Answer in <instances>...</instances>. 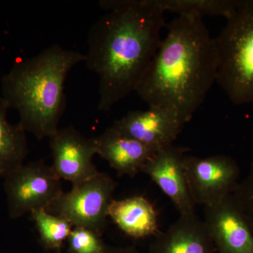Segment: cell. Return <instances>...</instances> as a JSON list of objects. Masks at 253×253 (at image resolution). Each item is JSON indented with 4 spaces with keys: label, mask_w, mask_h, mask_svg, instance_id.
I'll return each instance as SVG.
<instances>
[{
    "label": "cell",
    "mask_w": 253,
    "mask_h": 253,
    "mask_svg": "<svg viewBox=\"0 0 253 253\" xmlns=\"http://www.w3.org/2000/svg\"><path fill=\"white\" fill-rule=\"evenodd\" d=\"M89 29L86 67L99 79L98 109L109 111L135 92L161 45L164 14L156 0H104Z\"/></svg>",
    "instance_id": "6da1fadb"
},
{
    "label": "cell",
    "mask_w": 253,
    "mask_h": 253,
    "mask_svg": "<svg viewBox=\"0 0 253 253\" xmlns=\"http://www.w3.org/2000/svg\"><path fill=\"white\" fill-rule=\"evenodd\" d=\"M218 66L215 38L203 18L179 15L168 25L135 92L149 107L172 112L186 124L217 82Z\"/></svg>",
    "instance_id": "7a4b0ae2"
},
{
    "label": "cell",
    "mask_w": 253,
    "mask_h": 253,
    "mask_svg": "<svg viewBox=\"0 0 253 253\" xmlns=\"http://www.w3.org/2000/svg\"><path fill=\"white\" fill-rule=\"evenodd\" d=\"M85 55L54 44L18 61L1 80V96L19 116L18 124L38 140L59 129L66 108L65 83Z\"/></svg>",
    "instance_id": "3957f363"
},
{
    "label": "cell",
    "mask_w": 253,
    "mask_h": 253,
    "mask_svg": "<svg viewBox=\"0 0 253 253\" xmlns=\"http://www.w3.org/2000/svg\"><path fill=\"white\" fill-rule=\"evenodd\" d=\"M217 83L236 105L253 104V0H242L215 38Z\"/></svg>",
    "instance_id": "277c9868"
},
{
    "label": "cell",
    "mask_w": 253,
    "mask_h": 253,
    "mask_svg": "<svg viewBox=\"0 0 253 253\" xmlns=\"http://www.w3.org/2000/svg\"><path fill=\"white\" fill-rule=\"evenodd\" d=\"M61 180L44 160L24 163L9 173L4 190L10 219L47 211L63 192Z\"/></svg>",
    "instance_id": "5b68a950"
},
{
    "label": "cell",
    "mask_w": 253,
    "mask_h": 253,
    "mask_svg": "<svg viewBox=\"0 0 253 253\" xmlns=\"http://www.w3.org/2000/svg\"><path fill=\"white\" fill-rule=\"evenodd\" d=\"M116 187L117 182L109 174L99 172L63 191L47 211L66 218L73 227L86 228L101 236Z\"/></svg>",
    "instance_id": "8992f818"
},
{
    "label": "cell",
    "mask_w": 253,
    "mask_h": 253,
    "mask_svg": "<svg viewBox=\"0 0 253 253\" xmlns=\"http://www.w3.org/2000/svg\"><path fill=\"white\" fill-rule=\"evenodd\" d=\"M184 166L196 205L206 207L219 202L232 194L239 182V166L230 156L199 158L186 155Z\"/></svg>",
    "instance_id": "52a82bcc"
},
{
    "label": "cell",
    "mask_w": 253,
    "mask_h": 253,
    "mask_svg": "<svg viewBox=\"0 0 253 253\" xmlns=\"http://www.w3.org/2000/svg\"><path fill=\"white\" fill-rule=\"evenodd\" d=\"M49 139L51 167L60 179L74 185L99 174L93 163L97 155L95 137H86L69 126L59 128Z\"/></svg>",
    "instance_id": "ba28073f"
},
{
    "label": "cell",
    "mask_w": 253,
    "mask_h": 253,
    "mask_svg": "<svg viewBox=\"0 0 253 253\" xmlns=\"http://www.w3.org/2000/svg\"><path fill=\"white\" fill-rule=\"evenodd\" d=\"M189 149L174 144L160 148L143 168L141 172L170 199L180 215L196 214L195 204L190 192L184 161Z\"/></svg>",
    "instance_id": "9c48e42d"
},
{
    "label": "cell",
    "mask_w": 253,
    "mask_h": 253,
    "mask_svg": "<svg viewBox=\"0 0 253 253\" xmlns=\"http://www.w3.org/2000/svg\"><path fill=\"white\" fill-rule=\"evenodd\" d=\"M205 224L217 253H253V231L231 194L205 207Z\"/></svg>",
    "instance_id": "30bf717a"
},
{
    "label": "cell",
    "mask_w": 253,
    "mask_h": 253,
    "mask_svg": "<svg viewBox=\"0 0 253 253\" xmlns=\"http://www.w3.org/2000/svg\"><path fill=\"white\" fill-rule=\"evenodd\" d=\"M185 123L166 110L149 107L145 111H131L115 121L113 128L131 139L160 149L172 144Z\"/></svg>",
    "instance_id": "8fae6325"
},
{
    "label": "cell",
    "mask_w": 253,
    "mask_h": 253,
    "mask_svg": "<svg viewBox=\"0 0 253 253\" xmlns=\"http://www.w3.org/2000/svg\"><path fill=\"white\" fill-rule=\"evenodd\" d=\"M97 155L109 163L119 175L136 176L159 149L125 135L113 126L95 137Z\"/></svg>",
    "instance_id": "7c38bea8"
},
{
    "label": "cell",
    "mask_w": 253,
    "mask_h": 253,
    "mask_svg": "<svg viewBox=\"0 0 253 253\" xmlns=\"http://www.w3.org/2000/svg\"><path fill=\"white\" fill-rule=\"evenodd\" d=\"M149 253H216L204 221L196 214L180 215L167 230L159 233Z\"/></svg>",
    "instance_id": "4fadbf2b"
},
{
    "label": "cell",
    "mask_w": 253,
    "mask_h": 253,
    "mask_svg": "<svg viewBox=\"0 0 253 253\" xmlns=\"http://www.w3.org/2000/svg\"><path fill=\"white\" fill-rule=\"evenodd\" d=\"M108 216L124 234L134 239L156 236L160 232L154 206L141 196L113 199Z\"/></svg>",
    "instance_id": "5bb4252c"
},
{
    "label": "cell",
    "mask_w": 253,
    "mask_h": 253,
    "mask_svg": "<svg viewBox=\"0 0 253 253\" xmlns=\"http://www.w3.org/2000/svg\"><path fill=\"white\" fill-rule=\"evenodd\" d=\"M10 109L0 95V178L24 164L28 154L26 131L18 123L11 124L7 119Z\"/></svg>",
    "instance_id": "9a60e30c"
},
{
    "label": "cell",
    "mask_w": 253,
    "mask_h": 253,
    "mask_svg": "<svg viewBox=\"0 0 253 253\" xmlns=\"http://www.w3.org/2000/svg\"><path fill=\"white\" fill-rule=\"evenodd\" d=\"M242 0H156L165 11L179 15L221 16L229 19L234 16Z\"/></svg>",
    "instance_id": "2e32d148"
},
{
    "label": "cell",
    "mask_w": 253,
    "mask_h": 253,
    "mask_svg": "<svg viewBox=\"0 0 253 253\" xmlns=\"http://www.w3.org/2000/svg\"><path fill=\"white\" fill-rule=\"evenodd\" d=\"M30 215L36 224L44 249L60 252L73 230L71 223L66 218L51 214L45 210L35 211Z\"/></svg>",
    "instance_id": "e0dca14e"
},
{
    "label": "cell",
    "mask_w": 253,
    "mask_h": 253,
    "mask_svg": "<svg viewBox=\"0 0 253 253\" xmlns=\"http://www.w3.org/2000/svg\"><path fill=\"white\" fill-rule=\"evenodd\" d=\"M66 242L69 253H104L107 246L101 235L83 227H73Z\"/></svg>",
    "instance_id": "ac0fdd59"
},
{
    "label": "cell",
    "mask_w": 253,
    "mask_h": 253,
    "mask_svg": "<svg viewBox=\"0 0 253 253\" xmlns=\"http://www.w3.org/2000/svg\"><path fill=\"white\" fill-rule=\"evenodd\" d=\"M231 196L253 231V160L247 176L239 181Z\"/></svg>",
    "instance_id": "d6986e66"
},
{
    "label": "cell",
    "mask_w": 253,
    "mask_h": 253,
    "mask_svg": "<svg viewBox=\"0 0 253 253\" xmlns=\"http://www.w3.org/2000/svg\"><path fill=\"white\" fill-rule=\"evenodd\" d=\"M104 253H141L136 249L135 248L131 246L126 247H112V246H106Z\"/></svg>",
    "instance_id": "ffe728a7"
}]
</instances>
